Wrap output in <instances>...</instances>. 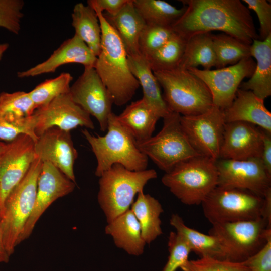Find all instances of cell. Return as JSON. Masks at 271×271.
I'll return each mask as SVG.
<instances>
[{
  "instance_id": "1",
  "label": "cell",
  "mask_w": 271,
  "mask_h": 271,
  "mask_svg": "<svg viewBox=\"0 0 271 271\" xmlns=\"http://www.w3.org/2000/svg\"><path fill=\"white\" fill-rule=\"evenodd\" d=\"M182 16L172 26L186 39L202 33L219 31L246 44L259 39L249 9L240 0H181Z\"/></svg>"
},
{
  "instance_id": "2",
  "label": "cell",
  "mask_w": 271,
  "mask_h": 271,
  "mask_svg": "<svg viewBox=\"0 0 271 271\" xmlns=\"http://www.w3.org/2000/svg\"><path fill=\"white\" fill-rule=\"evenodd\" d=\"M94 10L101 30V51L94 68L109 92L113 104L122 106L131 99L140 84L129 69L127 54L119 36L103 13Z\"/></svg>"
},
{
  "instance_id": "3",
  "label": "cell",
  "mask_w": 271,
  "mask_h": 271,
  "mask_svg": "<svg viewBox=\"0 0 271 271\" xmlns=\"http://www.w3.org/2000/svg\"><path fill=\"white\" fill-rule=\"evenodd\" d=\"M107 131L103 136H95L86 129L82 131L97 160L96 176L99 177L114 164H120L132 171L147 169L148 157L139 150L134 138L113 113L109 116Z\"/></svg>"
},
{
  "instance_id": "4",
  "label": "cell",
  "mask_w": 271,
  "mask_h": 271,
  "mask_svg": "<svg viewBox=\"0 0 271 271\" xmlns=\"http://www.w3.org/2000/svg\"><path fill=\"white\" fill-rule=\"evenodd\" d=\"M218 178L216 161L200 155L177 164L162 182L183 204L198 205L217 186Z\"/></svg>"
},
{
  "instance_id": "5",
  "label": "cell",
  "mask_w": 271,
  "mask_h": 271,
  "mask_svg": "<svg viewBox=\"0 0 271 271\" xmlns=\"http://www.w3.org/2000/svg\"><path fill=\"white\" fill-rule=\"evenodd\" d=\"M157 177L154 169L132 171L120 164L103 172L99 177L97 199L107 223L129 209L135 195Z\"/></svg>"
},
{
  "instance_id": "6",
  "label": "cell",
  "mask_w": 271,
  "mask_h": 271,
  "mask_svg": "<svg viewBox=\"0 0 271 271\" xmlns=\"http://www.w3.org/2000/svg\"><path fill=\"white\" fill-rule=\"evenodd\" d=\"M164 90V99L170 111L181 116L203 113L213 106L206 84L189 70L178 67L153 72Z\"/></svg>"
},
{
  "instance_id": "7",
  "label": "cell",
  "mask_w": 271,
  "mask_h": 271,
  "mask_svg": "<svg viewBox=\"0 0 271 271\" xmlns=\"http://www.w3.org/2000/svg\"><path fill=\"white\" fill-rule=\"evenodd\" d=\"M43 162L36 157L27 173L6 197L0 214V224L6 248L11 255L34 207L38 177Z\"/></svg>"
},
{
  "instance_id": "8",
  "label": "cell",
  "mask_w": 271,
  "mask_h": 271,
  "mask_svg": "<svg viewBox=\"0 0 271 271\" xmlns=\"http://www.w3.org/2000/svg\"><path fill=\"white\" fill-rule=\"evenodd\" d=\"M180 117L170 111L163 118L162 128L156 136L136 142L139 150L165 173L182 161L200 156L183 131Z\"/></svg>"
},
{
  "instance_id": "9",
  "label": "cell",
  "mask_w": 271,
  "mask_h": 271,
  "mask_svg": "<svg viewBox=\"0 0 271 271\" xmlns=\"http://www.w3.org/2000/svg\"><path fill=\"white\" fill-rule=\"evenodd\" d=\"M264 197L250 191L217 186L201 205L212 225L262 218Z\"/></svg>"
},
{
  "instance_id": "10",
  "label": "cell",
  "mask_w": 271,
  "mask_h": 271,
  "mask_svg": "<svg viewBox=\"0 0 271 271\" xmlns=\"http://www.w3.org/2000/svg\"><path fill=\"white\" fill-rule=\"evenodd\" d=\"M208 234L227 250L230 260L243 262L258 252L271 237V225L262 218L212 225Z\"/></svg>"
},
{
  "instance_id": "11",
  "label": "cell",
  "mask_w": 271,
  "mask_h": 271,
  "mask_svg": "<svg viewBox=\"0 0 271 271\" xmlns=\"http://www.w3.org/2000/svg\"><path fill=\"white\" fill-rule=\"evenodd\" d=\"M180 123L191 145L199 154L215 161L219 159L225 124L223 110L213 105L200 114L181 115Z\"/></svg>"
},
{
  "instance_id": "12",
  "label": "cell",
  "mask_w": 271,
  "mask_h": 271,
  "mask_svg": "<svg viewBox=\"0 0 271 271\" xmlns=\"http://www.w3.org/2000/svg\"><path fill=\"white\" fill-rule=\"evenodd\" d=\"M256 62L251 57L237 63L215 70L188 69L200 79L209 89L213 105L224 110L233 102L236 92L245 78H250L254 72Z\"/></svg>"
},
{
  "instance_id": "13",
  "label": "cell",
  "mask_w": 271,
  "mask_h": 271,
  "mask_svg": "<svg viewBox=\"0 0 271 271\" xmlns=\"http://www.w3.org/2000/svg\"><path fill=\"white\" fill-rule=\"evenodd\" d=\"M31 117L37 137L52 127L69 131L78 126L95 127L90 115L73 101L69 92L36 109Z\"/></svg>"
},
{
  "instance_id": "14",
  "label": "cell",
  "mask_w": 271,
  "mask_h": 271,
  "mask_svg": "<svg viewBox=\"0 0 271 271\" xmlns=\"http://www.w3.org/2000/svg\"><path fill=\"white\" fill-rule=\"evenodd\" d=\"M216 165L217 186L247 190L263 197L271 189V174L260 158L245 160L219 159Z\"/></svg>"
},
{
  "instance_id": "15",
  "label": "cell",
  "mask_w": 271,
  "mask_h": 271,
  "mask_svg": "<svg viewBox=\"0 0 271 271\" xmlns=\"http://www.w3.org/2000/svg\"><path fill=\"white\" fill-rule=\"evenodd\" d=\"M73 101L98 121L100 130H107L112 113V98L94 67L84 68L82 74L70 86Z\"/></svg>"
},
{
  "instance_id": "16",
  "label": "cell",
  "mask_w": 271,
  "mask_h": 271,
  "mask_svg": "<svg viewBox=\"0 0 271 271\" xmlns=\"http://www.w3.org/2000/svg\"><path fill=\"white\" fill-rule=\"evenodd\" d=\"M35 141L22 134L5 143L0 151V214L10 192L24 177L36 158Z\"/></svg>"
},
{
  "instance_id": "17",
  "label": "cell",
  "mask_w": 271,
  "mask_h": 271,
  "mask_svg": "<svg viewBox=\"0 0 271 271\" xmlns=\"http://www.w3.org/2000/svg\"><path fill=\"white\" fill-rule=\"evenodd\" d=\"M76 183L49 162H43L37 186L33 211L20 239V243L28 238L45 211L56 200L66 196L75 189Z\"/></svg>"
},
{
  "instance_id": "18",
  "label": "cell",
  "mask_w": 271,
  "mask_h": 271,
  "mask_svg": "<svg viewBox=\"0 0 271 271\" xmlns=\"http://www.w3.org/2000/svg\"><path fill=\"white\" fill-rule=\"evenodd\" d=\"M36 156L43 162H49L76 183L74 166L78 152L70 131L57 127L46 130L35 142Z\"/></svg>"
},
{
  "instance_id": "19",
  "label": "cell",
  "mask_w": 271,
  "mask_h": 271,
  "mask_svg": "<svg viewBox=\"0 0 271 271\" xmlns=\"http://www.w3.org/2000/svg\"><path fill=\"white\" fill-rule=\"evenodd\" d=\"M263 142L261 128L242 121L225 123L219 158L245 160L261 158Z\"/></svg>"
},
{
  "instance_id": "20",
  "label": "cell",
  "mask_w": 271,
  "mask_h": 271,
  "mask_svg": "<svg viewBox=\"0 0 271 271\" xmlns=\"http://www.w3.org/2000/svg\"><path fill=\"white\" fill-rule=\"evenodd\" d=\"M97 56L74 34L64 41L45 61L27 70L18 72L17 76L25 78L53 73L61 66L69 63L80 64L84 68H94Z\"/></svg>"
},
{
  "instance_id": "21",
  "label": "cell",
  "mask_w": 271,
  "mask_h": 271,
  "mask_svg": "<svg viewBox=\"0 0 271 271\" xmlns=\"http://www.w3.org/2000/svg\"><path fill=\"white\" fill-rule=\"evenodd\" d=\"M264 101L251 91L238 88L232 104L223 110L225 123L246 122L271 133V113Z\"/></svg>"
},
{
  "instance_id": "22",
  "label": "cell",
  "mask_w": 271,
  "mask_h": 271,
  "mask_svg": "<svg viewBox=\"0 0 271 271\" xmlns=\"http://www.w3.org/2000/svg\"><path fill=\"white\" fill-rule=\"evenodd\" d=\"M250 52L256 60V67L250 79L241 83L239 88L251 91L264 100L271 95V35L262 41L254 40Z\"/></svg>"
},
{
  "instance_id": "23",
  "label": "cell",
  "mask_w": 271,
  "mask_h": 271,
  "mask_svg": "<svg viewBox=\"0 0 271 271\" xmlns=\"http://www.w3.org/2000/svg\"><path fill=\"white\" fill-rule=\"evenodd\" d=\"M127 61L131 73L142 88V98L160 118H163L170 111L162 94L160 85L146 57L140 53L127 55Z\"/></svg>"
},
{
  "instance_id": "24",
  "label": "cell",
  "mask_w": 271,
  "mask_h": 271,
  "mask_svg": "<svg viewBox=\"0 0 271 271\" xmlns=\"http://www.w3.org/2000/svg\"><path fill=\"white\" fill-rule=\"evenodd\" d=\"M105 233L112 236L115 245L128 254L139 256L146 244L140 225L131 209L118 216L105 228Z\"/></svg>"
},
{
  "instance_id": "25",
  "label": "cell",
  "mask_w": 271,
  "mask_h": 271,
  "mask_svg": "<svg viewBox=\"0 0 271 271\" xmlns=\"http://www.w3.org/2000/svg\"><path fill=\"white\" fill-rule=\"evenodd\" d=\"M103 15L119 36L127 55L140 54L139 39L146 23L135 8L132 0H128L115 15Z\"/></svg>"
},
{
  "instance_id": "26",
  "label": "cell",
  "mask_w": 271,
  "mask_h": 271,
  "mask_svg": "<svg viewBox=\"0 0 271 271\" xmlns=\"http://www.w3.org/2000/svg\"><path fill=\"white\" fill-rule=\"evenodd\" d=\"M170 223L176 232L187 241L191 251L200 257H210L231 261L227 250L217 237L188 227L177 214L172 215Z\"/></svg>"
},
{
  "instance_id": "27",
  "label": "cell",
  "mask_w": 271,
  "mask_h": 271,
  "mask_svg": "<svg viewBox=\"0 0 271 271\" xmlns=\"http://www.w3.org/2000/svg\"><path fill=\"white\" fill-rule=\"evenodd\" d=\"M116 117L136 142L151 137L160 118L143 98L132 102Z\"/></svg>"
},
{
  "instance_id": "28",
  "label": "cell",
  "mask_w": 271,
  "mask_h": 271,
  "mask_svg": "<svg viewBox=\"0 0 271 271\" xmlns=\"http://www.w3.org/2000/svg\"><path fill=\"white\" fill-rule=\"evenodd\" d=\"M130 209L140 225L146 243L150 244L163 233L160 216L164 210L158 200L142 191L138 194Z\"/></svg>"
},
{
  "instance_id": "29",
  "label": "cell",
  "mask_w": 271,
  "mask_h": 271,
  "mask_svg": "<svg viewBox=\"0 0 271 271\" xmlns=\"http://www.w3.org/2000/svg\"><path fill=\"white\" fill-rule=\"evenodd\" d=\"M71 17L75 35L97 57L101 48V30L96 13L90 6L79 3L74 6Z\"/></svg>"
},
{
  "instance_id": "30",
  "label": "cell",
  "mask_w": 271,
  "mask_h": 271,
  "mask_svg": "<svg viewBox=\"0 0 271 271\" xmlns=\"http://www.w3.org/2000/svg\"><path fill=\"white\" fill-rule=\"evenodd\" d=\"M211 32L195 34L186 41L184 54L179 67L185 69L197 68L210 70L215 66L216 57Z\"/></svg>"
},
{
  "instance_id": "31",
  "label": "cell",
  "mask_w": 271,
  "mask_h": 271,
  "mask_svg": "<svg viewBox=\"0 0 271 271\" xmlns=\"http://www.w3.org/2000/svg\"><path fill=\"white\" fill-rule=\"evenodd\" d=\"M132 3L147 24L172 27L185 11L183 6L177 9L162 0H132Z\"/></svg>"
},
{
  "instance_id": "32",
  "label": "cell",
  "mask_w": 271,
  "mask_h": 271,
  "mask_svg": "<svg viewBox=\"0 0 271 271\" xmlns=\"http://www.w3.org/2000/svg\"><path fill=\"white\" fill-rule=\"evenodd\" d=\"M187 40L176 33L156 51L145 57L153 72L170 70L179 66Z\"/></svg>"
},
{
  "instance_id": "33",
  "label": "cell",
  "mask_w": 271,
  "mask_h": 271,
  "mask_svg": "<svg viewBox=\"0 0 271 271\" xmlns=\"http://www.w3.org/2000/svg\"><path fill=\"white\" fill-rule=\"evenodd\" d=\"M215 53L216 69L234 65L241 60L250 57V45L225 33L212 35Z\"/></svg>"
},
{
  "instance_id": "34",
  "label": "cell",
  "mask_w": 271,
  "mask_h": 271,
  "mask_svg": "<svg viewBox=\"0 0 271 271\" xmlns=\"http://www.w3.org/2000/svg\"><path fill=\"white\" fill-rule=\"evenodd\" d=\"M35 110L28 92L18 91L0 93V117L19 122L31 116Z\"/></svg>"
},
{
  "instance_id": "35",
  "label": "cell",
  "mask_w": 271,
  "mask_h": 271,
  "mask_svg": "<svg viewBox=\"0 0 271 271\" xmlns=\"http://www.w3.org/2000/svg\"><path fill=\"white\" fill-rule=\"evenodd\" d=\"M72 80L69 73L63 72L37 85L28 92L36 109L48 104L58 96L69 93Z\"/></svg>"
},
{
  "instance_id": "36",
  "label": "cell",
  "mask_w": 271,
  "mask_h": 271,
  "mask_svg": "<svg viewBox=\"0 0 271 271\" xmlns=\"http://www.w3.org/2000/svg\"><path fill=\"white\" fill-rule=\"evenodd\" d=\"M174 33L172 26L146 24L139 39L140 53L145 57L149 55L167 42Z\"/></svg>"
},
{
  "instance_id": "37",
  "label": "cell",
  "mask_w": 271,
  "mask_h": 271,
  "mask_svg": "<svg viewBox=\"0 0 271 271\" xmlns=\"http://www.w3.org/2000/svg\"><path fill=\"white\" fill-rule=\"evenodd\" d=\"M180 268L183 271H249L243 261L235 262L206 256L188 260Z\"/></svg>"
},
{
  "instance_id": "38",
  "label": "cell",
  "mask_w": 271,
  "mask_h": 271,
  "mask_svg": "<svg viewBox=\"0 0 271 271\" xmlns=\"http://www.w3.org/2000/svg\"><path fill=\"white\" fill-rule=\"evenodd\" d=\"M168 246L169 255L162 271H177L189 260L191 248L181 236L173 231L170 233Z\"/></svg>"
},
{
  "instance_id": "39",
  "label": "cell",
  "mask_w": 271,
  "mask_h": 271,
  "mask_svg": "<svg viewBox=\"0 0 271 271\" xmlns=\"http://www.w3.org/2000/svg\"><path fill=\"white\" fill-rule=\"evenodd\" d=\"M24 6L22 0H0V27L18 35L24 16Z\"/></svg>"
},
{
  "instance_id": "40",
  "label": "cell",
  "mask_w": 271,
  "mask_h": 271,
  "mask_svg": "<svg viewBox=\"0 0 271 271\" xmlns=\"http://www.w3.org/2000/svg\"><path fill=\"white\" fill-rule=\"evenodd\" d=\"M22 134L29 136L35 142L38 139L34 132L31 116L19 122H11L0 117V141L9 142Z\"/></svg>"
},
{
  "instance_id": "41",
  "label": "cell",
  "mask_w": 271,
  "mask_h": 271,
  "mask_svg": "<svg viewBox=\"0 0 271 271\" xmlns=\"http://www.w3.org/2000/svg\"><path fill=\"white\" fill-rule=\"evenodd\" d=\"M243 2L257 15L260 24L259 40H265L271 35L270 4L266 0H243Z\"/></svg>"
},
{
  "instance_id": "42",
  "label": "cell",
  "mask_w": 271,
  "mask_h": 271,
  "mask_svg": "<svg viewBox=\"0 0 271 271\" xmlns=\"http://www.w3.org/2000/svg\"><path fill=\"white\" fill-rule=\"evenodd\" d=\"M243 262L249 271H271V237L261 249Z\"/></svg>"
},
{
  "instance_id": "43",
  "label": "cell",
  "mask_w": 271,
  "mask_h": 271,
  "mask_svg": "<svg viewBox=\"0 0 271 271\" xmlns=\"http://www.w3.org/2000/svg\"><path fill=\"white\" fill-rule=\"evenodd\" d=\"M128 0H89L87 5L94 9L103 13L107 12L109 16H114L122 9Z\"/></svg>"
},
{
  "instance_id": "44",
  "label": "cell",
  "mask_w": 271,
  "mask_h": 271,
  "mask_svg": "<svg viewBox=\"0 0 271 271\" xmlns=\"http://www.w3.org/2000/svg\"><path fill=\"white\" fill-rule=\"evenodd\" d=\"M261 131L263 142L261 159L265 168L271 174V133L262 128Z\"/></svg>"
},
{
  "instance_id": "45",
  "label": "cell",
  "mask_w": 271,
  "mask_h": 271,
  "mask_svg": "<svg viewBox=\"0 0 271 271\" xmlns=\"http://www.w3.org/2000/svg\"><path fill=\"white\" fill-rule=\"evenodd\" d=\"M261 217L271 225V189L266 192L264 196Z\"/></svg>"
},
{
  "instance_id": "46",
  "label": "cell",
  "mask_w": 271,
  "mask_h": 271,
  "mask_svg": "<svg viewBox=\"0 0 271 271\" xmlns=\"http://www.w3.org/2000/svg\"><path fill=\"white\" fill-rule=\"evenodd\" d=\"M11 255L8 252L5 244L3 234L0 224V263H8Z\"/></svg>"
},
{
  "instance_id": "47",
  "label": "cell",
  "mask_w": 271,
  "mask_h": 271,
  "mask_svg": "<svg viewBox=\"0 0 271 271\" xmlns=\"http://www.w3.org/2000/svg\"><path fill=\"white\" fill-rule=\"evenodd\" d=\"M9 47V44L8 43H0V60L5 53Z\"/></svg>"
},
{
  "instance_id": "48",
  "label": "cell",
  "mask_w": 271,
  "mask_h": 271,
  "mask_svg": "<svg viewBox=\"0 0 271 271\" xmlns=\"http://www.w3.org/2000/svg\"><path fill=\"white\" fill-rule=\"evenodd\" d=\"M5 145V143L0 141V151L2 150V149L3 148Z\"/></svg>"
}]
</instances>
